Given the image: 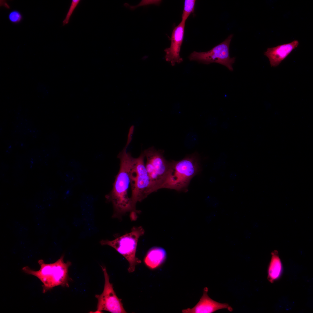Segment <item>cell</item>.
<instances>
[{
	"mask_svg": "<svg viewBox=\"0 0 313 313\" xmlns=\"http://www.w3.org/2000/svg\"><path fill=\"white\" fill-rule=\"evenodd\" d=\"M201 170L199 158L195 154L178 161L172 160L168 176L161 189L186 192L191 180Z\"/></svg>",
	"mask_w": 313,
	"mask_h": 313,
	"instance_id": "3",
	"label": "cell"
},
{
	"mask_svg": "<svg viewBox=\"0 0 313 313\" xmlns=\"http://www.w3.org/2000/svg\"><path fill=\"white\" fill-rule=\"evenodd\" d=\"M142 152L137 158L133 157L129 173L131 195L130 197L133 209H136L138 202H141L151 194L150 181L146 170Z\"/></svg>",
	"mask_w": 313,
	"mask_h": 313,
	"instance_id": "4",
	"label": "cell"
},
{
	"mask_svg": "<svg viewBox=\"0 0 313 313\" xmlns=\"http://www.w3.org/2000/svg\"><path fill=\"white\" fill-rule=\"evenodd\" d=\"M64 257L63 255L56 262L50 263H46L42 260H39L40 267L38 270H34L28 266L24 267L22 270L26 274L36 277L41 282L43 293L57 286L68 287L70 280L69 268L71 263L69 261L65 262Z\"/></svg>",
	"mask_w": 313,
	"mask_h": 313,
	"instance_id": "2",
	"label": "cell"
},
{
	"mask_svg": "<svg viewBox=\"0 0 313 313\" xmlns=\"http://www.w3.org/2000/svg\"><path fill=\"white\" fill-rule=\"evenodd\" d=\"M185 23V21H181L174 28L171 34L170 46L164 50L165 61L173 66L183 61L180 57V52L184 39Z\"/></svg>",
	"mask_w": 313,
	"mask_h": 313,
	"instance_id": "9",
	"label": "cell"
},
{
	"mask_svg": "<svg viewBox=\"0 0 313 313\" xmlns=\"http://www.w3.org/2000/svg\"><path fill=\"white\" fill-rule=\"evenodd\" d=\"M167 253L162 248L154 247L150 249L144 259L145 265L149 268L153 270L160 266L165 261Z\"/></svg>",
	"mask_w": 313,
	"mask_h": 313,
	"instance_id": "12",
	"label": "cell"
},
{
	"mask_svg": "<svg viewBox=\"0 0 313 313\" xmlns=\"http://www.w3.org/2000/svg\"><path fill=\"white\" fill-rule=\"evenodd\" d=\"M161 1L160 0H142L135 6L137 8L138 7L152 5L158 6L160 4Z\"/></svg>",
	"mask_w": 313,
	"mask_h": 313,
	"instance_id": "17",
	"label": "cell"
},
{
	"mask_svg": "<svg viewBox=\"0 0 313 313\" xmlns=\"http://www.w3.org/2000/svg\"><path fill=\"white\" fill-rule=\"evenodd\" d=\"M8 19L13 24H17L21 22L23 19V16L21 13L16 10H13L9 13Z\"/></svg>",
	"mask_w": 313,
	"mask_h": 313,
	"instance_id": "15",
	"label": "cell"
},
{
	"mask_svg": "<svg viewBox=\"0 0 313 313\" xmlns=\"http://www.w3.org/2000/svg\"><path fill=\"white\" fill-rule=\"evenodd\" d=\"M146 159L145 168L151 182L150 193L161 189L168 176L170 161L164 156V151L152 146L143 152Z\"/></svg>",
	"mask_w": 313,
	"mask_h": 313,
	"instance_id": "6",
	"label": "cell"
},
{
	"mask_svg": "<svg viewBox=\"0 0 313 313\" xmlns=\"http://www.w3.org/2000/svg\"><path fill=\"white\" fill-rule=\"evenodd\" d=\"M104 274L105 282L103 290L100 294H96L98 300L97 310L94 313H101L104 310L112 313H127L123 308L121 299L117 296L105 267L101 266Z\"/></svg>",
	"mask_w": 313,
	"mask_h": 313,
	"instance_id": "8",
	"label": "cell"
},
{
	"mask_svg": "<svg viewBox=\"0 0 313 313\" xmlns=\"http://www.w3.org/2000/svg\"><path fill=\"white\" fill-rule=\"evenodd\" d=\"M272 256L268 269V279L271 282L277 279L282 271V266L277 251L272 253Z\"/></svg>",
	"mask_w": 313,
	"mask_h": 313,
	"instance_id": "13",
	"label": "cell"
},
{
	"mask_svg": "<svg viewBox=\"0 0 313 313\" xmlns=\"http://www.w3.org/2000/svg\"><path fill=\"white\" fill-rule=\"evenodd\" d=\"M80 0H72L68 10L66 14V16L63 21V26L68 24L70 18L74 12L79 3L80 2Z\"/></svg>",
	"mask_w": 313,
	"mask_h": 313,
	"instance_id": "16",
	"label": "cell"
},
{
	"mask_svg": "<svg viewBox=\"0 0 313 313\" xmlns=\"http://www.w3.org/2000/svg\"><path fill=\"white\" fill-rule=\"evenodd\" d=\"M208 288L204 289L203 294L199 301L192 308L183 310V313H212L222 309H227L229 311L232 308L227 303H221L210 298L208 294Z\"/></svg>",
	"mask_w": 313,
	"mask_h": 313,
	"instance_id": "10",
	"label": "cell"
},
{
	"mask_svg": "<svg viewBox=\"0 0 313 313\" xmlns=\"http://www.w3.org/2000/svg\"><path fill=\"white\" fill-rule=\"evenodd\" d=\"M144 233L145 231L142 226H134L130 232L113 240H102L100 243L102 245H106L112 247L123 256L129 263L128 272H133L135 270L136 266L141 262V260L136 257V254L139 238Z\"/></svg>",
	"mask_w": 313,
	"mask_h": 313,
	"instance_id": "5",
	"label": "cell"
},
{
	"mask_svg": "<svg viewBox=\"0 0 313 313\" xmlns=\"http://www.w3.org/2000/svg\"><path fill=\"white\" fill-rule=\"evenodd\" d=\"M148 58V56L147 55H144L142 57L141 59L143 61H144L147 59Z\"/></svg>",
	"mask_w": 313,
	"mask_h": 313,
	"instance_id": "18",
	"label": "cell"
},
{
	"mask_svg": "<svg viewBox=\"0 0 313 313\" xmlns=\"http://www.w3.org/2000/svg\"><path fill=\"white\" fill-rule=\"evenodd\" d=\"M298 40L267 48L264 55L269 59L271 67L278 66L299 45Z\"/></svg>",
	"mask_w": 313,
	"mask_h": 313,
	"instance_id": "11",
	"label": "cell"
},
{
	"mask_svg": "<svg viewBox=\"0 0 313 313\" xmlns=\"http://www.w3.org/2000/svg\"><path fill=\"white\" fill-rule=\"evenodd\" d=\"M195 0H185L181 21L186 22L189 16L194 12Z\"/></svg>",
	"mask_w": 313,
	"mask_h": 313,
	"instance_id": "14",
	"label": "cell"
},
{
	"mask_svg": "<svg viewBox=\"0 0 313 313\" xmlns=\"http://www.w3.org/2000/svg\"><path fill=\"white\" fill-rule=\"evenodd\" d=\"M233 36V34H230L223 42L208 51L193 52L189 56V60L207 65L217 63L226 66L230 71H233L232 65L235 62V58L230 57L229 47Z\"/></svg>",
	"mask_w": 313,
	"mask_h": 313,
	"instance_id": "7",
	"label": "cell"
},
{
	"mask_svg": "<svg viewBox=\"0 0 313 313\" xmlns=\"http://www.w3.org/2000/svg\"><path fill=\"white\" fill-rule=\"evenodd\" d=\"M132 137L131 135H128L126 144L117 155L120 160L119 170L115 176L112 189L105 196L106 200L112 203L113 218L121 219L122 216L128 212H130V215H136L141 212L133 209L128 194L130 183L129 173L133 157L127 150Z\"/></svg>",
	"mask_w": 313,
	"mask_h": 313,
	"instance_id": "1",
	"label": "cell"
}]
</instances>
